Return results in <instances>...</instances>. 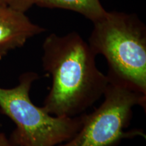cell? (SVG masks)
Instances as JSON below:
<instances>
[{
	"instance_id": "6da1fadb",
	"label": "cell",
	"mask_w": 146,
	"mask_h": 146,
	"mask_svg": "<svg viewBox=\"0 0 146 146\" xmlns=\"http://www.w3.org/2000/svg\"><path fill=\"white\" fill-rule=\"evenodd\" d=\"M42 65L52 87L42 108L60 117H75L103 98L109 83L98 68L97 55L76 32L51 33L43 43Z\"/></svg>"
},
{
	"instance_id": "7a4b0ae2",
	"label": "cell",
	"mask_w": 146,
	"mask_h": 146,
	"mask_svg": "<svg viewBox=\"0 0 146 146\" xmlns=\"http://www.w3.org/2000/svg\"><path fill=\"white\" fill-rule=\"evenodd\" d=\"M88 43L106 59L108 76L146 95V27L137 16L108 12L94 23Z\"/></svg>"
},
{
	"instance_id": "3957f363",
	"label": "cell",
	"mask_w": 146,
	"mask_h": 146,
	"mask_svg": "<svg viewBox=\"0 0 146 146\" xmlns=\"http://www.w3.org/2000/svg\"><path fill=\"white\" fill-rule=\"evenodd\" d=\"M36 72H27L12 88L0 87V110L16 125L10 141L16 146H57L73 137L83 125L85 114L60 117L34 104L30 97Z\"/></svg>"
},
{
	"instance_id": "277c9868",
	"label": "cell",
	"mask_w": 146,
	"mask_h": 146,
	"mask_svg": "<svg viewBox=\"0 0 146 146\" xmlns=\"http://www.w3.org/2000/svg\"><path fill=\"white\" fill-rule=\"evenodd\" d=\"M108 76V75H107ZM104 100L90 114H85L83 125L68 141L57 146H117L124 139L145 137L141 130L126 131L133 108H145L146 95L123 82L110 77Z\"/></svg>"
},
{
	"instance_id": "5b68a950",
	"label": "cell",
	"mask_w": 146,
	"mask_h": 146,
	"mask_svg": "<svg viewBox=\"0 0 146 146\" xmlns=\"http://www.w3.org/2000/svg\"><path fill=\"white\" fill-rule=\"evenodd\" d=\"M46 29L33 23L25 12L8 5H0V56L23 47L33 36Z\"/></svg>"
},
{
	"instance_id": "8992f818",
	"label": "cell",
	"mask_w": 146,
	"mask_h": 146,
	"mask_svg": "<svg viewBox=\"0 0 146 146\" xmlns=\"http://www.w3.org/2000/svg\"><path fill=\"white\" fill-rule=\"evenodd\" d=\"M35 5L42 8H61L76 12L93 23L104 17L108 12L100 0H38Z\"/></svg>"
},
{
	"instance_id": "52a82bcc",
	"label": "cell",
	"mask_w": 146,
	"mask_h": 146,
	"mask_svg": "<svg viewBox=\"0 0 146 146\" xmlns=\"http://www.w3.org/2000/svg\"><path fill=\"white\" fill-rule=\"evenodd\" d=\"M38 0H8V5L22 12H25L34 4H36Z\"/></svg>"
},
{
	"instance_id": "ba28073f",
	"label": "cell",
	"mask_w": 146,
	"mask_h": 146,
	"mask_svg": "<svg viewBox=\"0 0 146 146\" xmlns=\"http://www.w3.org/2000/svg\"><path fill=\"white\" fill-rule=\"evenodd\" d=\"M0 146H16L3 133H0Z\"/></svg>"
},
{
	"instance_id": "9c48e42d",
	"label": "cell",
	"mask_w": 146,
	"mask_h": 146,
	"mask_svg": "<svg viewBox=\"0 0 146 146\" xmlns=\"http://www.w3.org/2000/svg\"><path fill=\"white\" fill-rule=\"evenodd\" d=\"M8 0H0V5H8Z\"/></svg>"
},
{
	"instance_id": "30bf717a",
	"label": "cell",
	"mask_w": 146,
	"mask_h": 146,
	"mask_svg": "<svg viewBox=\"0 0 146 146\" xmlns=\"http://www.w3.org/2000/svg\"><path fill=\"white\" fill-rule=\"evenodd\" d=\"M1 58H2V57H1V56H0V60H1Z\"/></svg>"
}]
</instances>
